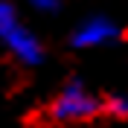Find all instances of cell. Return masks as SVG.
Here are the masks:
<instances>
[{
    "mask_svg": "<svg viewBox=\"0 0 128 128\" xmlns=\"http://www.w3.org/2000/svg\"><path fill=\"white\" fill-rule=\"evenodd\" d=\"M99 108H102V102H99L82 82H70V84H64V90L56 96L50 114H52V120H58V122H82V120L96 116Z\"/></svg>",
    "mask_w": 128,
    "mask_h": 128,
    "instance_id": "2",
    "label": "cell"
},
{
    "mask_svg": "<svg viewBox=\"0 0 128 128\" xmlns=\"http://www.w3.org/2000/svg\"><path fill=\"white\" fill-rule=\"evenodd\" d=\"M105 111L111 114V116H120V120H125L128 116V96H111L108 102H105Z\"/></svg>",
    "mask_w": 128,
    "mask_h": 128,
    "instance_id": "4",
    "label": "cell"
},
{
    "mask_svg": "<svg viewBox=\"0 0 128 128\" xmlns=\"http://www.w3.org/2000/svg\"><path fill=\"white\" fill-rule=\"evenodd\" d=\"M122 35V29L116 24H114L111 18H88L84 24L76 26V32H73L70 44L79 50H88V47H102V44H111V41H116Z\"/></svg>",
    "mask_w": 128,
    "mask_h": 128,
    "instance_id": "3",
    "label": "cell"
},
{
    "mask_svg": "<svg viewBox=\"0 0 128 128\" xmlns=\"http://www.w3.org/2000/svg\"><path fill=\"white\" fill-rule=\"evenodd\" d=\"M0 41H3L24 64H38L41 58H44L41 41L20 24L15 6L6 3V0H0Z\"/></svg>",
    "mask_w": 128,
    "mask_h": 128,
    "instance_id": "1",
    "label": "cell"
},
{
    "mask_svg": "<svg viewBox=\"0 0 128 128\" xmlns=\"http://www.w3.org/2000/svg\"><path fill=\"white\" fill-rule=\"evenodd\" d=\"M32 9H38V12H56L58 9V0H29Z\"/></svg>",
    "mask_w": 128,
    "mask_h": 128,
    "instance_id": "5",
    "label": "cell"
}]
</instances>
